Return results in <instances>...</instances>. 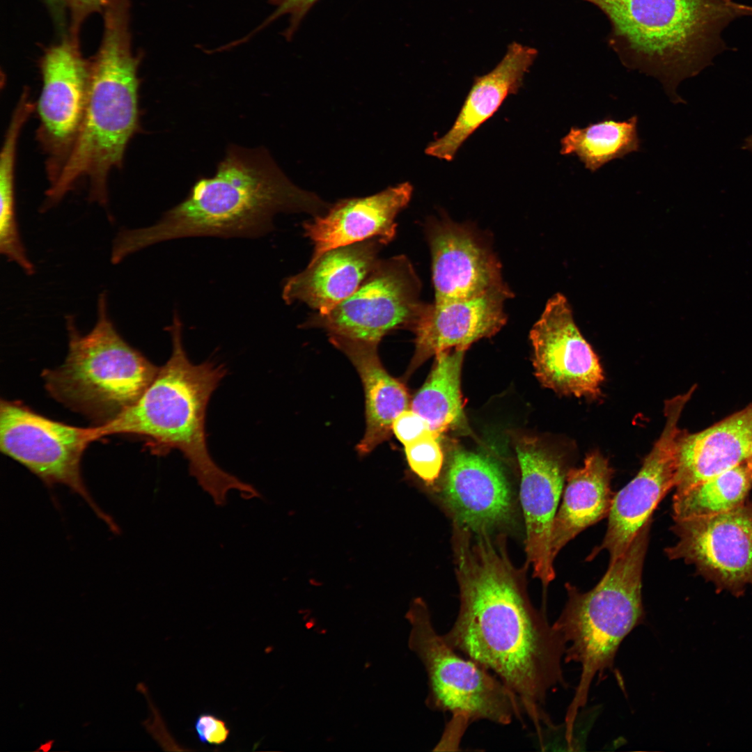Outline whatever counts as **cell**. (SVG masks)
<instances>
[{
  "instance_id": "cell-1",
  "label": "cell",
  "mask_w": 752,
  "mask_h": 752,
  "mask_svg": "<svg viewBox=\"0 0 752 752\" xmlns=\"http://www.w3.org/2000/svg\"><path fill=\"white\" fill-rule=\"evenodd\" d=\"M453 536L460 609L442 637L497 676L539 728L549 719L542 710L549 692L566 686L565 643L533 606L501 538L457 526Z\"/></svg>"
},
{
  "instance_id": "cell-2",
  "label": "cell",
  "mask_w": 752,
  "mask_h": 752,
  "mask_svg": "<svg viewBox=\"0 0 752 752\" xmlns=\"http://www.w3.org/2000/svg\"><path fill=\"white\" fill-rule=\"evenodd\" d=\"M330 205L291 182L263 148L230 146L214 176L198 180L188 196L150 226L123 230L113 241L125 258L148 246L187 237H257L279 212L322 215Z\"/></svg>"
},
{
  "instance_id": "cell-3",
  "label": "cell",
  "mask_w": 752,
  "mask_h": 752,
  "mask_svg": "<svg viewBox=\"0 0 752 752\" xmlns=\"http://www.w3.org/2000/svg\"><path fill=\"white\" fill-rule=\"evenodd\" d=\"M171 354L139 399L112 421L93 426L94 441L104 436L128 434L143 437L150 452L165 455L178 450L188 462L189 473L201 487L222 506L231 489L245 499L258 497L251 485L225 471L209 453L205 415L209 400L225 377L223 364H195L182 341V324L177 313L169 327Z\"/></svg>"
},
{
  "instance_id": "cell-4",
  "label": "cell",
  "mask_w": 752,
  "mask_h": 752,
  "mask_svg": "<svg viewBox=\"0 0 752 752\" xmlns=\"http://www.w3.org/2000/svg\"><path fill=\"white\" fill-rule=\"evenodd\" d=\"M130 0H109L100 49L90 63L89 86L82 123L75 143L46 191L44 209L58 203L81 178L89 182V197L108 201L107 179L123 165L126 148L139 128L137 75L128 27Z\"/></svg>"
},
{
  "instance_id": "cell-5",
  "label": "cell",
  "mask_w": 752,
  "mask_h": 752,
  "mask_svg": "<svg viewBox=\"0 0 752 752\" xmlns=\"http://www.w3.org/2000/svg\"><path fill=\"white\" fill-rule=\"evenodd\" d=\"M611 24L609 44L622 64L658 79L676 102L684 79L728 49L721 34L752 6L734 0H584Z\"/></svg>"
},
{
  "instance_id": "cell-6",
  "label": "cell",
  "mask_w": 752,
  "mask_h": 752,
  "mask_svg": "<svg viewBox=\"0 0 752 752\" xmlns=\"http://www.w3.org/2000/svg\"><path fill=\"white\" fill-rule=\"evenodd\" d=\"M651 519L633 539L626 551L609 563L598 583L581 592L565 584L567 600L552 625L566 645L565 661L581 665V672L565 726L572 733L588 700L594 678L600 680L611 669L617 651L625 637L645 618L642 602V571L649 542Z\"/></svg>"
},
{
  "instance_id": "cell-7",
  "label": "cell",
  "mask_w": 752,
  "mask_h": 752,
  "mask_svg": "<svg viewBox=\"0 0 752 752\" xmlns=\"http://www.w3.org/2000/svg\"><path fill=\"white\" fill-rule=\"evenodd\" d=\"M68 352L63 363L42 373L45 386L56 400L93 421L107 424L133 405L155 378L159 368L130 345L107 313V295L97 300V320L81 334L68 317Z\"/></svg>"
},
{
  "instance_id": "cell-8",
  "label": "cell",
  "mask_w": 752,
  "mask_h": 752,
  "mask_svg": "<svg viewBox=\"0 0 752 752\" xmlns=\"http://www.w3.org/2000/svg\"><path fill=\"white\" fill-rule=\"evenodd\" d=\"M411 629L408 645L428 675V707L449 712L468 724L487 720L508 725L524 712L519 700L490 671L460 656L439 635L426 603L415 599L406 613Z\"/></svg>"
},
{
  "instance_id": "cell-9",
  "label": "cell",
  "mask_w": 752,
  "mask_h": 752,
  "mask_svg": "<svg viewBox=\"0 0 752 752\" xmlns=\"http://www.w3.org/2000/svg\"><path fill=\"white\" fill-rule=\"evenodd\" d=\"M421 291V280L407 256L379 259L352 295L327 313L312 314L302 327L324 329L331 343L378 345L393 330L412 329L425 305Z\"/></svg>"
},
{
  "instance_id": "cell-10",
  "label": "cell",
  "mask_w": 752,
  "mask_h": 752,
  "mask_svg": "<svg viewBox=\"0 0 752 752\" xmlns=\"http://www.w3.org/2000/svg\"><path fill=\"white\" fill-rule=\"evenodd\" d=\"M93 441L91 427L67 425L37 414L20 402L1 400V451L24 465L46 485L68 487L117 534L119 528L116 524L97 505L81 477V457Z\"/></svg>"
},
{
  "instance_id": "cell-11",
  "label": "cell",
  "mask_w": 752,
  "mask_h": 752,
  "mask_svg": "<svg viewBox=\"0 0 752 752\" xmlns=\"http://www.w3.org/2000/svg\"><path fill=\"white\" fill-rule=\"evenodd\" d=\"M670 559L694 565L717 592L743 595L752 586V502L710 517L675 520Z\"/></svg>"
},
{
  "instance_id": "cell-12",
  "label": "cell",
  "mask_w": 752,
  "mask_h": 752,
  "mask_svg": "<svg viewBox=\"0 0 752 752\" xmlns=\"http://www.w3.org/2000/svg\"><path fill=\"white\" fill-rule=\"evenodd\" d=\"M693 389L665 402L663 431L645 458L636 476L617 494L608 515V526L602 544L588 556L590 560L606 550L610 563L628 548L660 501L675 487V452L681 432L678 422Z\"/></svg>"
},
{
  "instance_id": "cell-13",
  "label": "cell",
  "mask_w": 752,
  "mask_h": 752,
  "mask_svg": "<svg viewBox=\"0 0 752 752\" xmlns=\"http://www.w3.org/2000/svg\"><path fill=\"white\" fill-rule=\"evenodd\" d=\"M530 339L535 375L543 386L565 395L600 396L603 369L563 295L557 293L547 301Z\"/></svg>"
},
{
  "instance_id": "cell-14",
  "label": "cell",
  "mask_w": 752,
  "mask_h": 752,
  "mask_svg": "<svg viewBox=\"0 0 752 752\" xmlns=\"http://www.w3.org/2000/svg\"><path fill=\"white\" fill-rule=\"evenodd\" d=\"M90 63L77 45L63 41L49 49L41 62L42 87L37 112V139L47 155L49 182L68 155L79 131L86 109Z\"/></svg>"
},
{
  "instance_id": "cell-15",
  "label": "cell",
  "mask_w": 752,
  "mask_h": 752,
  "mask_svg": "<svg viewBox=\"0 0 752 752\" xmlns=\"http://www.w3.org/2000/svg\"><path fill=\"white\" fill-rule=\"evenodd\" d=\"M434 301L469 299L508 286L488 242L468 225L448 218L428 221Z\"/></svg>"
},
{
  "instance_id": "cell-16",
  "label": "cell",
  "mask_w": 752,
  "mask_h": 752,
  "mask_svg": "<svg viewBox=\"0 0 752 752\" xmlns=\"http://www.w3.org/2000/svg\"><path fill=\"white\" fill-rule=\"evenodd\" d=\"M516 452L528 562L533 576L546 587L555 577L551 532L569 469L561 456L535 438L520 439Z\"/></svg>"
},
{
  "instance_id": "cell-17",
  "label": "cell",
  "mask_w": 752,
  "mask_h": 752,
  "mask_svg": "<svg viewBox=\"0 0 752 752\" xmlns=\"http://www.w3.org/2000/svg\"><path fill=\"white\" fill-rule=\"evenodd\" d=\"M441 488L455 524L473 533H490L510 517L509 483L499 465L487 457L464 449L453 451Z\"/></svg>"
},
{
  "instance_id": "cell-18",
  "label": "cell",
  "mask_w": 752,
  "mask_h": 752,
  "mask_svg": "<svg viewBox=\"0 0 752 752\" xmlns=\"http://www.w3.org/2000/svg\"><path fill=\"white\" fill-rule=\"evenodd\" d=\"M512 295L506 286L469 299L425 304L412 329L415 352L410 372L441 352L466 351L476 341L494 336L506 323L504 304Z\"/></svg>"
},
{
  "instance_id": "cell-19",
  "label": "cell",
  "mask_w": 752,
  "mask_h": 752,
  "mask_svg": "<svg viewBox=\"0 0 752 752\" xmlns=\"http://www.w3.org/2000/svg\"><path fill=\"white\" fill-rule=\"evenodd\" d=\"M412 192V186L404 182L372 196L340 200L304 222V234L313 245L310 262L329 249L371 238L389 244L396 235V217Z\"/></svg>"
},
{
  "instance_id": "cell-20",
  "label": "cell",
  "mask_w": 752,
  "mask_h": 752,
  "mask_svg": "<svg viewBox=\"0 0 752 752\" xmlns=\"http://www.w3.org/2000/svg\"><path fill=\"white\" fill-rule=\"evenodd\" d=\"M384 245L380 239L371 238L325 251L285 280L283 301L304 303L321 314L329 312L361 285L379 261Z\"/></svg>"
},
{
  "instance_id": "cell-21",
  "label": "cell",
  "mask_w": 752,
  "mask_h": 752,
  "mask_svg": "<svg viewBox=\"0 0 752 752\" xmlns=\"http://www.w3.org/2000/svg\"><path fill=\"white\" fill-rule=\"evenodd\" d=\"M751 448L752 403L701 431H681L675 452V492L749 459Z\"/></svg>"
},
{
  "instance_id": "cell-22",
  "label": "cell",
  "mask_w": 752,
  "mask_h": 752,
  "mask_svg": "<svg viewBox=\"0 0 752 752\" xmlns=\"http://www.w3.org/2000/svg\"><path fill=\"white\" fill-rule=\"evenodd\" d=\"M538 55L535 48L513 42L499 64L474 79L451 128L425 149L430 156L452 160L460 147L499 109L506 97L516 93Z\"/></svg>"
},
{
  "instance_id": "cell-23",
  "label": "cell",
  "mask_w": 752,
  "mask_h": 752,
  "mask_svg": "<svg viewBox=\"0 0 752 752\" xmlns=\"http://www.w3.org/2000/svg\"><path fill=\"white\" fill-rule=\"evenodd\" d=\"M612 476L608 460L599 451L588 454L581 467L568 469L551 532L554 558L582 531L608 516L615 496Z\"/></svg>"
},
{
  "instance_id": "cell-24",
  "label": "cell",
  "mask_w": 752,
  "mask_h": 752,
  "mask_svg": "<svg viewBox=\"0 0 752 752\" xmlns=\"http://www.w3.org/2000/svg\"><path fill=\"white\" fill-rule=\"evenodd\" d=\"M332 344L350 359L363 384L366 424L357 449L359 454L366 455L390 438L393 421L408 409L409 394L403 384L382 365L377 345L346 341Z\"/></svg>"
},
{
  "instance_id": "cell-25",
  "label": "cell",
  "mask_w": 752,
  "mask_h": 752,
  "mask_svg": "<svg viewBox=\"0 0 752 752\" xmlns=\"http://www.w3.org/2000/svg\"><path fill=\"white\" fill-rule=\"evenodd\" d=\"M464 352L451 349L437 354L428 377L411 403V409L421 416L439 437L458 426L464 418L460 389Z\"/></svg>"
},
{
  "instance_id": "cell-26",
  "label": "cell",
  "mask_w": 752,
  "mask_h": 752,
  "mask_svg": "<svg viewBox=\"0 0 752 752\" xmlns=\"http://www.w3.org/2000/svg\"><path fill=\"white\" fill-rule=\"evenodd\" d=\"M637 125L638 117L633 116L622 121L605 118L583 127H572L561 141L560 152L577 157L594 173L611 161L640 150Z\"/></svg>"
},
{
  "instance_id": "cell-27",
  "label": "cell",
  "mask_w": 752,
  "mask_h": 752,
  "mask_svg": "<svg viewBox=\"0 0 752 752\" xmlns=\"http://www.w3.org/2000/svg\"><path fill=\"white\" fill-rule=\"evenodd\" d=\"M752 488V462L739 464L688 489L675 493V520L714 516L731 510L746 501Z\"/></svg>"
},
{
  "instance_id": "cell-28",
  "label": "cell",
  "mask_w": 752,
  "mask_h": 752,
  "mask_svg": "<svg viewBox=\"0 0 752 752\" xmlns=\"http://www.w3.org/2000/svg\"><path fill=\"white\" fill-rule=\"evenodd\" d=\"M36 108L24 88L12 113L0 156V228L13 232L17 228L15 209V165L17 141L25 123Z\"/></svg>"
},
{
  "instance_id": "cell-29",
  "label": "cell",
  "mask_w": 752,
  "mask_h": 752,
  "mask_svg": "<svg viewBox=\"0 0 752 752\" xmlns=\"http://www.w3.org/2000/svg\"><path fill=\"white\" fill-rule=\"evenodd\" d=\"M439 438L429 431L405 446L406 457L412 471L430 485H434L439 478L444 463Z\"/></svg>"
},
{
  "instance_id": "cell-30",
  "label": "cell",
  "mask_w": 752,
  "mask_h": 752,
  "mask_svg": "<svg viewBox=\"0 0 752 752\" xmlns=\"http://www.w3.org/2000/svg\"><path fill=\"white\" fill-rule=\"evenodd\" d=\"M319 0H269L275 9L250 35L254 36L283 15H288L289 25L283 33L285 38L290 40L298 29L301 21L311 8Z\"/></svg>"
},
{
  "instance_id": "cell-31",
  "label": "cell",
  "mask_w": 752,
  "mask_h": 752,
  "mask_svg": "<svg viewBox=\"0 0 752 752\" xmlns=\"http://www.w3.org/2000/svg\"><path fill=\"white\" fill-rule=\"evenodd\" d=\"M392 430L404 446L431 431L428 423L411 409L405 410L395 418Z\"/></svg>"
},
{
  "instance_id": "cell-32",
  "label": "cell",
  "mask_w": 752,
  "mask_h": 752,
  "mask_svg": "<svg viewBox=\"0 0 752 752\" xmlns=\"http://www.w3.org/2000/svg\"><path fill=\"white\" fill-rule=\"evenodd\" d=\"M194 728L199 741L207 744H222L230 733L223 719L209 713L201 714L196 718Z\"/></svg>"
},
{
  "instance_id": "cell-33",
  "label": "cell",
  "mask_w": 752,
  "mask_h": 752,
  "mask_svg": "<svg viewBox=\"0 0 752 752\" xmlns=\"http://www.w3.org/2000/svg\"><path fill=\"white\" fill-rule=\"evenodd\" d=\"M73 17L74 28L90 13L104 8L108 0H67Z\"/></svg>"
},
{
  "instance_id": "cell-34",
  "label": "cell",
  "mask_w": 752,
  "mask_h": 752,
  "mask_svg": "<svg viewBox=\"0 0 752 752\" xmlns=\"http://www.w3.org/2000/svg\"><path fill=\"white\" fill-rule=\"evenodd\" d=\"M744 148L752 152V135L745 140Z\"/></svg>"
},
{
  "instance_id": "cell-35",
  "label": "cell",
  "mask_w": 752,
  "mask_h": 752,
  "mask_svg": "<svg viewBox=\"0 0 752 752\" xmlns=\"http://www.w3.org/2000/svg\"><path fill=\"white\" fill-rule=\"evenodd\" d=\"M749 460L752 462V448H751V455H750Z\"/></svg>"
}]
</instances>
